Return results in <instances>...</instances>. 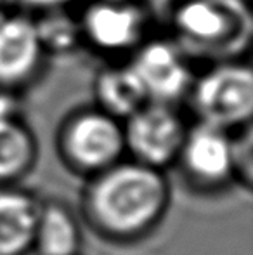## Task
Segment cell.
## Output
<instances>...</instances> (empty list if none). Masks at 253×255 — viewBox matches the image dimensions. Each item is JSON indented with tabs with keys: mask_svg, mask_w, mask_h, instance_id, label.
<instances>
[{
	"mask_svg": "<svg viewBox=\"0 0 253 255\" xmlns=\"http://www.w3.org/2000/svg\"><path fill=\"white\" fill-rule=\"evenodd\" d=\"M38 142L19 113L0 117V186L19 184L37 163Z\"/></svg>",
	"mask_w": 253,
	"mask_h": 255,
	"instance_id": "obj_13",
	"label": "cell"
},
{
	"mask_svg": "<svg viewBox=\"0 0 253 255\" xmlns=\"http://www.w3.org/2000/svg\"><path fill=\"white\" fill-rule=\"evenodd\" d=\"M234 154V182H240L245 189L252 188L253 175V141L252 125L233 132Z\"/></svg>",
	"mask_w": 253,
	"mask_h": 255,
	"instance_id": "obj_15",
	"label": "cell"
},
{
	"mask_svg": "<svg viewBox=\"0 0 253 255\" xmlns=\"http://www.w3.org/2000/svg\"><path fill=\"white\" fill-rule=\"evenodd\" d=\"M173 167L194 191L212 195L226 189L234 182L233 132L194 122L187 127Z\"/></svg>",
	"mask_w": 253,
	"mask_h": 255,
	"instance_id": "obj_8",
	"label": "cell"
},
{
	"mask_svg": "<svg viewBox=\"0 0 253 255\" xmlns=\"http://www.w3.org/2000/svg\"><path fill=\"white\" fill-rule=\"evenodd\" d=\"M82 226L63 202L42 200L33 238L35 255H80Z\"/></svg>",
	"mask_w": 253,
	"mask_h": 255,
	"instance_id": "obj_12",
	"label": "cell"
},
{
	"mask_svg": "<svg viewBox=\"0 0 253 255\" xmlns=\"http://www.w3.org/2000/svg\"><path fill=\"white\" fill-rule=\"evenodd\" d=\"M42 200L19 184L0 186V255L33 254Z\"/></svg>",
	"mask_w": 253,
	"mask_h": 255,
	"instance_id": "obj_10",
	"label": "cell"
},
{
	"mask_svg": "<svg viewBox=\"0 0 253 255\" xmlns=\"http://www.w3.org/2000/svg\"><path fill=\"white\" fill-rule=\"evenodd\" d=\"M169 37L192 63L245 59L253 40L252 0H170Z\"/></svg>",
	"mask_w": 253,
	"mask_h": 255,
	"instance_id": "obj_2",
	"label": "cell"
},
{
	"mask_svg": "<svg viewBox=\"0 0 253 255\" xmlns=\"http://www.w3.org/2000/svg\"><path fill=\"white\" fill-rule=\"evenodd\" d=\"M19 10L16 7V2L14 0H0V21L5 19L7 16H10L12 12Z\"/></svg>",
	"mask_w": 253,
	"mask_h": 255,
	"instance_id": "obj_17",
	"label": "cell"
},
{
	"mask_svg": "<svg viewBox=\"0 0 253 255\" xmlns=\"http://www.w3.org/2000/svg\"><path fill=\"white\" fill-rule=\"evenodd\" d=\"M172 189L163 170L130 158L87 179L82 214L94 233L113 243H134L163 221Z\"/></svg>",
	"mask_w": 253,
	"mask_h": 255,
	"instance_id": "obj_1",
	"label": "cell"
},
{
	"mask_svg": "<svg viewBox=\"0 0 253 255\" xmlns=\"http://www.w3.org/2000/svg\"><path fill=\"white\" fill-rule=\"evenodd\" d=\"M56 148L73 174L88 179L127 158L123 122L95 106L82 108L63 120Z\"/></svg>",
	"mask_w": 253,
	"mask_h": 255,
	"instance_id": "obj_4",
	"label": "cell"
},
{
	"mask_svg": "<svg viewBox=\"0 0 253 255\" xmlns=\"http://www.w3.org/2000/svg\"><path fill=\"white\" fill-rule=\"evenodd\" d=\"M3 104H5V94H3V91H0V111H2Z\"/></svg>",
	"mask_w": 253,
	"mask_h": 255,
	"instance_id": "obj_18",
	"label": "cell"
},
{
	"mask_svg": "<svg viewBox=\"0 0 253 255\" xmlns=\"http://www.w3.org/2000/svg\"><path fill=\"white\" fill-rule=\"evenodd\" d=\"M49 56L33 16L16 10L0 21V89L19 96L45 71Z\"/></svg>",
	"mask_w": 253,
	"mask_h": 255,
	"instance_id": "obj_9",
	"label": "cell"
},
{
	"mask_svg": "<svg viewBox=\"0 0 253 255\" xmlns=\"http://www.w3.org/2000/svg\"><path fill=\"white\" fill-rule=\"evenodd\" d=\"M92 92L95 108L122 122L149 103L137 73L127 59L102 66L95 73Z\"/></svg>",
	"mask_w": 253,
	"mask_h": 255,
	"instance_id": "obj_11",
	"label": "cell"
},
{
	"mask_svg": "<svg viewBox=\"0 0 253 255\" xmlns=\"http://www.w3.org/2000/svg\"><path fill=\"white\" fill-rule=\"evenodd\" d=\"M142 0H88L78 12L82 45L108 57H128L151 35Z\"/></svg>",
	"mask_w": 253,
	"mask_h": 255,
	"instance_id": "obj_5",
	"label": "cell"
},
{
	"mask_svg": "<svg viewBox=\"0 0 253 255\" xmlns=\"http://www.w3.org/2000/svg\"><path fill=\"white\" fill-rule=\"evenodd\" d=\"M19 10L28 12H38L45 9H56V7H73L82 0H14Z\"/></svg>",
	"mask_w": 253,
	"mask_h": 255,
	"instance_id": "obj_16",
	"label": "cell"
},
{
	"mask_svg": "<svg viewBox=\"0 0 253 255\" xmlns=\"http://www.w3.org/2000/svg\"><path fill=\"white\" fill-rule=\"evenodd\" d=\"M186 132L187 125L177 106L149 101L123 120L125 154L165 172L175 165Z\"/></svg>",
	"mask_w": 253,
	"mask_h": 255,
	"instance_id": "obj_6",
	"label": "cell"
},
{
	"mask_svg": "<svg viewBox=\"0 0 253 255\" xmlns=\"http://www.w3.org/2000/svg\"><path fill=\"white\" fill-rule=\"evenodd\" d=\"M148 101L177 106L186 101L194 80L192 61L169 35H149L130 56Z\"/></svg>",
	"mask_w": 253,
	"mask_h": 255,
	"instance_id": "obj_7",
	"label": "cell"
},
{
	"mask_svg": "<svg viewBox=\"0 0 253 255\" xmlns=\"http://www.w3.org/2000/svg\"><path fill=\"white\" fill-rule=\"evenodd\" d=\"M71 9L73 7H56L30 12L33 16L38 38L49 57L70 54L82 47L78 14H75Z\"/></svg>",
	"mask_w": 253,
	"mask_h": 255,
	"instance_id": "obj_14",
	"label": "cell"
},
{
	"mask_svg": "<svg viewBox=\"0 0 253 255\" xmlns=\"http://www.w3.org/2000/svg\"><path fill=\"white\" fill-rule=\"evenodd\" d=\"M196 122L236 132L252 125L253 71L245 59L208 64L194 75L187 94Z\"/></svg>",
	"mask_w": 253,
	"mask_h": 255,
	"instance_id": "obj_3",
	"label": "cell"
}]
</instances>
